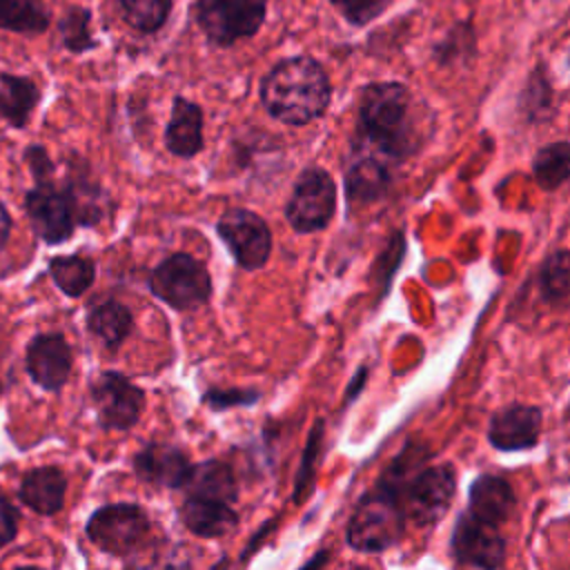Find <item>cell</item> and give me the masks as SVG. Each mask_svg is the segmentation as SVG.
<instances>
[{
    "mask_svg": "<svg viewBox=\"0 0 570 570\" xmlns=\"http://www.w3.org/2000/svg\"><path fill=\"white\" fill-rule=\"evenodd\" d=\"M325 69L307 56L285 58L263 78L261 100L267 114L285 125H307L330 105Z\"/></svg>",
    "mask_w": 570,
    "mask_h": 570,
    "instance_id": "1",
    "label": "cell"
},
{
    "mask_svg": "<svg viewBox=\"0 0 570 570\" xmlns=\"http://www.w3.org/2000/svg\"><path fill=\"white\" fill-rule=\"evenodd\" d=\"M265 7V0H198L196 20L209 42L229 47L261 29Z\"/></svg>",
    "mask_w": 570,
    "mask_h": 570,
    "instance_id": "7",
    "label": "cell"
},
{
    "mask_svg": "<svg viewBox=\"0 0 570 570\" xmlns=\"http://www.w3.org/2000/svg\"><path fill=\"white\" fill-rule=\"evenodd\" d=\"M336 209V185L321 167H307L294 183L292 196L285 207L287 223L301 232L323 229Z\"/></svg>",
    "mask_w": 570,
    "mask_h": 570,
    "instance_id": "8",
    "label": "cell"
},
{
    "mask_svg": "<svg viewBox=\"0 0 570 570\" xmlns=\"http://www.w3.org/2000/svg\"><path fill=\"white\" fill-rule=\"evenodd\" d=\"M180 521L187 525L198 537H225L229 534L238 517L227 501H216V499H205V497H191L185 494V501L178 508Z\"/></svg>",
    "mask_w": 570,
    "mask_h": 570,
    "instance_id": "17",
    "label": "cell"
},
{
    "mask_svg": "<svg viewBox=\"0 0 570 570\" xmlns=\"http://www.w3.org/2000/svg\"><path fill=\"white\" fill-rule=\"evenodd\" d=\"M131 463L140 481L160 488H183L194 470L189 456L169 443H147Z\"/></svg>",
    "mask_w": 570,
    "mask_h": 570,
    "instance_id": "15",
    "label": "cell"
},
{
    "mask_svg": "<svg viewBox=\"0 0 570 570\" xmlns=\"http://www.w3.org/2000/svg\"><path fill=\"white\" fill-rule=\"evenodd\" d=\"M67 479L56 465L33 468L20 483V501L42 517L56 514L65 503Z\"/></svg>",
    "mask_w": 570,
    "mask_h": 570,
    "instance_id": "19",
    "label": "cell"
},
{
    "mask_svg": "<svg viewBox=\"0 0 570 570\" xmlns=\"http://www.w3.org/2000/svg\"><path fill=\"white\" fill-rule=\"evenodd\" d=\"M40 100V89L31 78L0 73V116L16 129L24 127Z\"/></svg>",
    "mask_w": 570,
    "mask_h": 570,
    "instance_id": "21",
    "label": "cell"
},
{
    "mask_svg": "<svg viewBox=\"0 0 570 570\" xmlns=\"http://www.w3.org/2000/svg\"><path fill=\"white\" fill-rule=\"evenodd\" d=\"M24 365L33 383L47 392H56L67 383L71 374V347L62 334H38L27 345Z\"/></svg>",
    "mask_w": 570,
    "mask_h": 570,
    "instance_id": "13",
    "label": "cell"
},
{
    "mask_svg": "<svg viewBox=\"0 0 570 570\" xmlns=\"http://www.w3.org/2000/svg\"><path fill=\"white\" fill-rule=\"evenodd\" d=\"M183 490L185 494H191V497H205V499H216L227 503H232L238 494L232 468L216 459L194 465Z\"/></svg>",
    "mask_w": 570,
    "mask_h": 570,
    "instance_id": "22",
    "label": "cell"
},
{
    "mask_svg": "<svg viewBox=\"0 0 570 570\" xmlns=\"http://www.w3.org/2000/svg\"><path fill=\"white\" fill-rule=\"evenodd\" d=\"M216 232L238 267L252 272L267 263L272 254V232L252 209H227L216 223Z\"/></svg>",
    "mask_w": 570,
    "mask_h": 570,
    "instance_id": "9",
    "label": "cell"
},
{
    "mask_svg": "<svg viewBox=\"0 0 570 570\" xmlns=\"http://www.w3.org/2000/svg\"><path fill=\"white\" fill-rule=\"evenodd\" d=\"M347 22L352 24H365L372 18L381 13L385 7V0H330Z\"/></svg>",
    "mask_w": 570,
    "mask_h": 570,
    "instance_id": "31",
    "label": "cell"
},
{
    "mask_svg": "<svg viewBox=\"0 0 570 570\" xmlns=\"http://www.w3.org/2000/svg\"><path fill=\"white\" fill-rule=\"evenodd\" d=\"M403 523L405 512L399 499L381 485L358 501L347 523V543L361 552H381L399 541Z\"/></svg>",
    "mask_w": 570,
    "mask_h": 570,
    "instance_id": "4",
    "label": "cell"
},
{
    "mask_svg": "<svg viewBox=\"0 0 570 570\" xmlns=\"http://www.w3.org/2000/svg\"><path fill=\"white\" fill-rule=\"evenodd\" d=\"M67 194L73 203L76 220L80 225H96L102 209H100V198L102 189L100 185L87 180L85 176H71V183L67 185Z\"/></svg>",
    "mask_w": 570,
    "mask_h": 570,
    "instance_id": "29",
    "label": "cell"
},
{
    "mask_svg": "<svg viewBox=\"0 0 570 570\" xmlns=\"http://www.w3.org/2000/svg\"><path fill=\"white\" fill-rule=\"evenodd\" d=\"M361 136L376 147L401 158L410 151L412 120L410 94L399 82H376L365 87L358 105Z\"/></svg>",
    "mask_w": 570,
    "mask_h": 570,
    "instance_id": "2",
    "label": "cell"
},
{
    "mask_svg": "<svg viewBox=\"0 0 570 570\" xmlns=\"http://www.w3.org/2000/svg\"><path fill=\"white\" fill-rule=\"evenodd\" d=\"M381 485L399 499L405 517L425 525L439 521L448 512L456 490V476L450 465H432L407 476L394 463Z\"/></svg>",
    "mask_w": 570,
    "mask_h": 570,
    "instance_id": "3",
    "label": "cell"
},
{
    "mask_svg": "<svg viewBox=\"0 0 570 570\" xmlns=\"http://www.w3.org/2000/svg\"><path fill=\"white\" fill-rule=\"evenodd\" d=\"M149 289L174 309H196L212 296V276L198 258L178 252L151 269Z\"/></svg>",
    "mask_w": 570,
    "mask_h": 570,
    "instance_id": "5",
    "label": "cell"
},
{
    "mask_svg": "<svg viewBox=\"0 0 570 570\" xmlns=\"http://www.w3.org/2000/svg\"><path fill=\"white\" fill-rule=\"evenodd\" d=\"M49 274L60 292H65L67 296H80L94 283L96 267L91 258L82 254H69V256L51 258Z\"/></svg>",
    "mask_w": 570,
    "mask_h": 570,
    "instance_id": "24",
    "label": "cell"
},
{
    "mask_svg": "<svg viewBox=\"0 0 570 570\" xmlns=\"http://www.w3.org/2000/svg\"><path fill=\"white\" fill-rule=\"evenodd\" d=\"M131 312L127 305L118 301H105L96 307L89 309L87 314V327L89 332L107 347V350H118L122 341L131 332Z\"/></svg>",
    "mask_w": 570,
    "mask_h": 570,
    "instance_id": "23",
    "label": "cell"
},
{
    "mask_svg": "<svg viewBox=\"0 0 570 570\" xmlns=\"http://www.w3.org/2000/svg\"><path fill=\"white\" fill-rule=\"evenodd\" d=\"M24 209L33 232L49 245L71 238L76 227V212L67 189L51 180H38L24 196Z\"/></svg>",
    "mask_w": 570,
    "mask_h": 570,
    "instance_id": "11",
    "label": "cell"
},
{
    "mask_svg": "<svg viewBox=\"0 0 570 570\" xmlns=\"http://www.w3.org/2000/svg\"><path fill=\"white\" fill-rule=\"evenodd\" d=\"M89 20L91 16L85 7H69L67 13L60 18V24H58L60 38L69 51L82 53L96 47V40L89 29Z\"/></svg>",
    "mask_w": 570,
    "mask_h": 570,
    "instance_id": "30",
    "label": "cell"
},
{
    "mask_svg": "<svg viewBox=\"0 0 570 570\" xmlns=\"http://www.w3.org/2000/svg\"><path fill=\"white\" fill-rule=\"evenodd\" d=\"M16 532H18V512L0 494V550L16 537Z\"/></svg>",
    "mask_w": 570,
    "mask_h": 570,
    "instance_id": "34",
    "label": "cell"
},
{
    "mask_svg": "<svg viewBox=\"0 0 570 570\" xmlns=\"http://www.w3.org/2000/svg\"><path fill=\"white\" fill-rule=\"evenodd\" d=\"M165 145L180 158H191L203 149V109L196 102L183 96L174 98L165 129Z\"/></svg>",
    "mask_w": 570,
    "mask_h": 570,
    "instance_id": "18",
    "label": "cell"
},
{
    "mask_svg": "<svg viewBox=\"0 0 570 570\" xmlns=\"http://www.w3.org/2000/svg\"><path fill=\"white\" fill-rule=\"evenodd\" d=\"M452 554L463 566L499 568L505 559V543L499 525L465 512L452 534Z\"/></svg>",
    "mask_w": 570,
    "mask_h": 570,
    "instance_id": "12",
    "label": "cell"
},
{
    "mask_svg": "<svg viewBox=\"0 0 570 570\" xmlns=\"http://www.w3.org/2000/svg\"><path fill=\"white\" fill-rule=\"evenodd\" d=\"M9 232H11V218H9L7 209H4V205L0 203V252L4 249V245L9 240Z\"/></svg>",
    "mask_w": 570,
    "mask_h": 570,
    "instance_id": "35",
    "label": "cell"
},
{
    "mask_svg": "<svg viewBox=\"0 0 570 570\" xmlns=\"http://www.w3.org/2000/svg\"><path fill=\"white\" fill-rule=\"evenodd\" d=\"M149 534V519L134 503H109L98 508L87 521L89 541L114 557H127L142 546Z\"/></svg>",
    "mask_w": 570,
    "mask_h": 570,
    "instance_id": "6",
    "label": "cell"
},
{
    "mask_svg": "<svg viewBox=\"0 0 570 570\" xmlns=\"http://www.w3.org/2000/svg\"><path fill=\"white\" fill-rule=\"evenodd\" d=\"M534 178L541 187L554 189L570 180V142L543 147L534 158Z\"/></svg>",
    "mask_w": 570,
    "mask_h": 570,
    "instance_id": "26",
    "label": "cell"
},
{
    "mask_svg": "<svg viewBox=\"0 0 570 570\" xmlns=\"http://www.w3.org/2000/svg\"><path fill=\"white\" fill-rule=\"evenodd\" d=\"M256 390H209L203 401L216 410H225L232 405H252L258 401Z\"/></svg>",
    "mask_w": 570,
    "mask_h": 570,
    "instance_id": "32",
    "label": "cell"
},
{
    "mask_svg": "<svg viewBox=\"0 0 570 570\" xmlns=\"http://www.w3.org/2000/svg\"><path fill=\"white\" fill-rule=\"evenodd\" d=\"M125 22L142 33L158 31L171 11V0H118Z\"/></svg>",
    "mask_w": 570,
    "mask_h": 570,
    "instance_id": "28",
    "label": "cell"
},
{
    "mask_svg": "<svg viewBox=\"0 0 570 570\" xmlns=\"http://www.w3.org/2000/svg\"><path fill=\"white\" fill-rule=\"evenodd\" d=\"M541 412L532 405H508L490 421V443L499 450H523L537 443Z\"/></svg>",
    "mask_w": 570,
    "mask_h": 570,
    "instance_id": "16",
    "label": "cell"
},
{
    "mask_svg": "<svg viewBox=\"0 0 570 570\" xmlns=\"http://www.w3.org/2000/svg\"><path fill=\"white\" fill-rule=\"evenodd\" d=\"M541 292L548 303L570 307V252H557L543 263Z\"/></svg>",
    "mask_w": 570,
    "mask_h": 570,
    "instance_id": "27",
    "label": "cell"
},
{
    "mask_svg": "<svg viewBox=\"0 0 570 570\" xmlns=\"http://www.w3.org/2000/svg\"><path fill=\"white\" fill-rule=\"evenodd\" d=\"M392 160H396V156L361 136L354 145V156L347 167V194L361 200H370L383 194L392 180Z\"/></svg>",
    "mask_w": 570,
    "mask_h": 570,
    "instance_id": "14",
    "label": "cell"
},
{
    "mask_svg": "<svg viewBox=\"0 0 570 570\" xmlns=\"http://www.w3.org/2000/svg\"><path fill=\"white\" fill-rule=\"evenodd\" d=\"M24 160H27L31 174L36 176V183H38V180H51V178H53V163L49 160L45 147H40V145L27 147Z\"/></svg>",
    "mask_w": 570,
    "mask_h": 570,
    "instance_id": "33",
    "label": "cell"
},
{
    "mask_svg": "<svg viewBox=\"0 0 570 570\" xmlns=\"http://www.w3.org/2000/svg\"><path fill=\"white\" fill-rule=\"evenodd\" d=\"M91 401L98 425L105 430H129L145 410V392L120 372H102L91 383Z\"/></svg>",
    "mask_w": 570,
    "mask_h": 570,
    "instance_id": "10",
    "label": "cell"
},
{
    "mask_svg": "<svg viewBox=\"0 0 570 570\" xmlns=\"http://www.w3.org/2000/svg\"><path fill=\"white\" fill-rule=\"evenodd\" d=\"M514 508V494L508 481L499 476H479L470 488V510L474 517L488 523H503Z\"/></svg>",
    "mask_w": 570,
    "mask_h": 570,
    "instance_id": "20",
    "label": "cell"
},
{
    "mask_svg": "<svg viewBox=\"0 0 570 570\" xmlns=\"http://www.w3.org/2000/svg\"><path fill=\"white\" fill-rule=\"evenodd\" d=\"M49 27L42 0H0V29L18 33H40Z\"/></svg>",
    "mask_w": 570,
    "mask_h": 570,
    "instance_id": "25",
    "label": "cell"
}]
</instances>
